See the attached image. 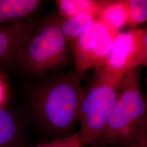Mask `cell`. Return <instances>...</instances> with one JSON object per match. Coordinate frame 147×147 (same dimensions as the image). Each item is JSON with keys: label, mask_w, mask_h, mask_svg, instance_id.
I'll return each instance as SVG.
<instances>
[{"label": "cell", "mask_w": 147, "mask_h": 147, "mask_svg": "<svg viewBox=\"0 0 147 147\" xmlns=\"http://www.w3.org/2000/svg\"><path fill=\"white\" fill-rule=\"evenodd\" d=\"M80 100L76 75L60 70L32 79L25 90L21 112L27 125L49 141L75 134Z\"/></svg>", "instance_id": "obj_1"}, {"label": "cell", "mask_w": 147, "mask_h": 147, "mask_svg": "<svg viewBox=\"0 0 147 147\" xmlns=\"http://www.w3.org/2000/svg\"><path fill=\"white\" fill-rule=\"evenodd\" d=\"M141 78V67L124 74L107 126L93 147H132L147 132V97Z\"/></svg>", "instance_id": "obj_2"}, {"label": "cell", "mask_w": 147, "mask_h": 147, "mask_svg": "<svg viewBox=\"0 0 147 147\" xmlns=\"http://www.w3.org/2000/svg\"><path fill=\"white\" fill-rule=\"evenodd\" d=\"M58 11L42 20L36 31L18 53L15 69L34 79L70 66L68 43L61 30Z\"/></svg>", "instance_id": "obj_3"}, {"label": "cell", "mask_w": 147, "mask_h": 147, "mask_svg": "<svg viewBox=\"0 0 147 147\" xmlns=\"http://www.w3.org/2000/svg\"><path fill=\"white\" fill-rule=\"evenodd\" d=\"M124 74L107 67L98 69L86 86L81 87L78 134L84 146L93 147L105 131Z\"/></svg>", "instance_id": "obj_4"}, {"label": "cell", "mask_w": 147, "mask_h": 147, "mask_svg": "<svg viewBox=\"0 0 147 147\" xmlns=\"http://www.w3.org/2000/svg\"><path fill=\"white\" fill-rule=\"evenodd\" d=\"M119 32L98 20L82 35L69 42L75 64L74 71L80 83L88 70L107 66L111 50Z\"/></svg>", "instance_id": "obj_5"}, {"label": "cell", "mask_w": 147, "mask_h": 147, "mask_svg": "<svg viewBox=\"0 0 147 147\" xmlns=\"http://www.w3.org/2000/svg\"><path fill=\"white\" fill-rule=\"evenodd\" d=\"M142 67H147V28L119 32L111 50L106 67L125 74Z\"/></svg>", "instance_id": "obj_6"}, {"label": "cell", "mask_w": 147, "mask_h": 147, "mask_svg": "<svg viewBox=\"0 0 147 147\" xmlns=\"http://www.w3.org/2000/svg\"><path fill=\"white\" fill-rule=\"evenodd\" d=\"M42 20L39 16L8 26L0 27V73L15 69L18 53L33 35Z\"/></svg>", "instance_id": "obj_7"}, {"label": "cell", "mask_w": 147, "mask_h": 147, "mask_svg": "<svg viewBox=\"0 0 147 147\" xmlns=\"http://www.w3.org/2000/svg\"><path fill=\"white\" fill-rule=\"evenodd\" d=\"M28 126L21 112L0 106V147H25Z\"/></svg>", "instance_id": "obj_8"}, {"label": "cell", "mask_w": 147, "mask_h": 147, "mask_svg": "<svg viewBox=\"0 0 147 147\" xmlns=\"http://www.w3.org/2000/svg\"><path fill=\"white\" fill-rule=\"evenodd\" d=\"M41 0H0V27L26 21L37 16Z\"/></svg>", "instance_id": "obj_9"}, {"label": "cell", "mask_w": 147, "mask_h": 147, "mask_svg": "<svg viewBox=\"0 0 147 147\" xmlns=\"http://www.w3.org/2000/svg\"><path fill=\"white\" fill-rule=\"evenodd\" d=\"M111 0H58L59 14L64 18H70L83 13H90L98 16L110 4Z\"/></svg>", "instance_id": "obj_10"}, {"label": "cell", "mask_w": 147, "mask_h": 147, "mask_svg": "<svg viewBox=\"0 0 147 147\" xmlns=\"http://www.w3.org/2000/svg\"><path fill=\"white\" fill-rule=\"evenodd\" d=\"M97 21L96 16L90 13H83L70 18H64L59 14L58 18L59 26L68 43L82 35Z\"/></svg>", "instance_id": "obj_11"}, {"label": "cell", "mask_w": 147, "mask_h": 147, "mask_svg": "<svg viewBox=\"0 0 147 147\" xmlns=\"http://www.w3.org/2000/svg\"><path fill=\"white\" fill-rule=\"evenodd\" d=\"M98 20L111 28L120 32L123 27L128 25V12L125 1H111L98 14Z\"/></svg>", "instance_id": "obj_12"}, {"label": "cell", "mask_w": 147, "mask_h": 147, "mask_svg": "<svg viewBox=\"0 0 147 147\" xmlns=\"http://www.w3.org/2000/svg\"><path fill=\"white\" fill-rule=\"evenodd\" d=\"M128 12V25L137 26L147 20V1L124 0Z\"/></svg>", "instance_id": "obj_13"}, {"label": "cell", "mask_w": 147, "mask_h": 147, "mask_svg": "<svg viewBox=\"0 0 147 147\" xmlns=\"http://www.w3.org/2000/svg\"><path fill=\"white\" fill-rule=\"evenodd\" d=\"M31 147H84L78 133L49 141L40 143Z\"/></svg>", "instance_id": "obj_14"}, {"label": "cell", "mask_w": 147, "mask_h": 147, "mask_svg": "<svg viewBox=\"0 0 147 147\" xmlns=\"http://www.w3.org/2000/svg\"><path fill=\"white\" fill-rule=\"evenodd\" d=\"M9 87L4 74L0 73V106L8 105Z\"/></svg>", "instance_id": "obj_15"}]
</instances>
